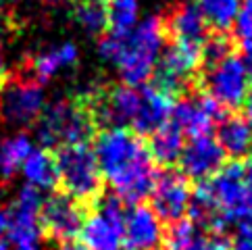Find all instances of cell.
<instances>
[{
    "label": "cell",
    "mask_w": 252,
    "mask_h": 250,
    "mask_svg": "<svg viewBox=\"0 0 252 250\" xmlns=\"http://www.w3.org/2000/svg\"><path fill=\"white\" fill-rule=\"evenodd\" d=\"M204 86L206 96H211L219 106H225V109L242 106L250 92V75L244 59L229 55L223 61L209 65Z\"/></svg>",
    "instance_id": "cell-8"
},
{
    "label": "cell",
    "mask_w": 252,
    "mask_h": 250,
    "mask_svg": "<svg viewBox=\"0 0 252 250\" xmlns=\"http://www.w3.org/2000/svg\"><path fill=\"white\" fill-rule=\"evenodd\" d=\"M236 242L244 244V246H248V248L252 250V219L242 221V223H240V231H238Z\"/></svg>",
    "instance_id": "cell-30"
},
{
    "label": "cell",
    "mask_w": 252,
    "mask_h": 250,
    "mask_svg": "<svg viewBox=\"0 0 252 250\" xmlns=\"http://www.w3.org/2000/svg\"><path fill=\"white\" fill-rule=\"evenodd\" d=\"M32 150V140L25 133H15L0 142V177L2 180L15 177Z\"/></svg>",
    "instance_id": "cell-22"
},
{
    "label": "cell",
    "mask_w": 252,
    "mask_h": 250,
    "mask_svg": "<svg viewBox=\"0 0 252 250\" xmlns=\"http://www.w3.org/2000/svg\"><path fill=\"white\" fill-rule=\"evenodd\" d=\"M221 117V106L213 100L211 96H196V98H186V100L177 102L173 106V125L182 131V136L200 138L209 136L213 129L215 121Z\"/></svg>",
    "instance_id": "cell-14"
},
{
    "label": "cell",
    "mask_w": 252,
    "mask_h": 250,
    "mask_svg": "<svg viewBox=\"0 0 252 250\" xmlns=\"http://www.w3.org/2000/svg\"><path fill=\"white\" fill-rule=\"evenodd\" d=\"M40 190L32 186H23L6 213V236L13 250H40Z\"/></svg>",
    "instance_id": "cell-7"
},
{
    "label": "cell",
    "mask_w": 252,
    "mask_h": 250,
    "mask_svg": "<svg viewBox=\"0 0 252 250\" xmlns=\"http://www.w3.org/2000/svg\"><path fill=\"white\" fill-rule=\"evenodd\" d=\"M229 42L223 38V35H217V38H213L204 44V50H202V55H204V61L209 62V65H213V62H219L223 61L225 57H229L231 52H229Z\"/></svg>",
    "instance_id": "cell-28"
},
{
    "label": "cell",
    "mask_w": 252,
    "mask_h": 250,
    "mask_svg": "<svg viewBox=\"0 0 252 250\" xmlns=\"http://www.w3.org/2000/svg\"><path fill=\"white\" fill-rule=\"evenodd\" d=\"M215 140L219 142L225 155H231L233 158L244 156L252 148V125L246 121V117L229 115L227 119L219 123V131Z\"/></svg>",
    "instance_id": "cell-19"
},
{
    "label": "cell",
    "mask_w": 252,
    "mask_h": 250,
    "mask_svg": "<svg viewBox=\"0 0 252 250\" xmlns=\"http://www.w3.org/2000/svg\"><path fill=\"white\" fill-rule=\"evenodd\" d=\"M94 155L102 180L109 182L117 198L140 202L152 194L157 167L148 146L140 136L125 127H106L98 133Z\"/></svg>",
    "instance_id": "cell-1"
},
{
    "label": "cell",
    "mask_w": 252,
    "mask_h": 250,
    "mask_svg": "<svg viewBox=\"0 0 252 250\" xmlns=\"http://www.w3.org/2000/svg\"><path fill=\"white\" fill-rule=\"evenodd\" d=\"M6 234V213L0 209V238Z\"/></svg>",
    "instance_id": "cell-35"
},
{
    "label": "cell",
    "mask_w": 252,
    "mask_h": 250,
    "mask_svg": "<svg viewBox=\"0 0 252 250\" xmlns=\"http://www.w3.org/2000/svg\"><path fill=\"white\" fill-rule=\"evenodd\" d=\"M152 211L160 221L177 223L190 211L192 192L188 180L182 173H165L157 177V184L150 194Z\"/></svg>",
    "instance_id": "cell-12"
},
{
    "label": "cell",
    "mask_w": 252,
    "mask_h": 250,
    "mask_svg": "<svg viewBox=\"0 0 252 250\" xmlns=\"http://www.w3.org/2000/svg\"><path fill=\"white\" fill-rule=\"evenodd\" d=\"M150 156L155 163L160 165H173L179 160L184 153V136L173 123L163 125L160 129H157L150 138Z\"/></svg>",
    "instance_id": "cell-21"
},
{
    "label": "cell",
    "mask_w": 252,
    "mask_h": 250,
    "mask_svg": "<svg viewBox=\"0 0 252 250\" xmlns=\"http://www.w3.org/2000/svg\"><path fill=\"white\" fill-rule=\"evenodd\" d=\"M204 44H186V42H173L171 46L160 55L157 65V88L173 94L179 90L188 79H190L200 62L204 61Z\"/></svg>",
    "instance_id": "cell-11"
},
{
    "label": "cell",
    "mask_w": 252,
    "mask_h": 250,
    "mask_svg": "<svg viewBox=\"0 0 252 250\" xmlns=\"http://www.w3.org/2000/svg\"><path fill=\"white\" fill-rule=\"evenodd\" d=\"M190 250H231V248L227 240L215 234V236H198Z\"/></svg>",
    "instance_id": "cell-29"
},
{
    "label": "cell",
    "mask_w": 252,
    "mask_h": 250,
    "mask_svg": "<svg viewBox=\"0 0 252 250\" xmlns=\"http://www.w3.org/2000/svg\"><path fill=\"white\" fill-rule=\"evenodd\" d=\"M242 0H196V8L200 11L206 23H211L215 30H227L233 25Z\"/></svg>",
    "instance_id": "cell-24"
},
{
    "label": "cell",
    "mask_w": 252,
    "mask_h": 250,
    "mask_svg": "<svg viewBox=\"0 0 252 250\" xmlns=\"http://www.w3.org/2000/svg\"><path fill=\"white\" fill-rule=\"evenodd\" d=\"M0 2H2V0H0Z\"/></svg>",
    "instance_id": "cell-39"
},
{
    "label": "cell",
    "mask_w": 252,
    "mask_h": 250,
    "mask_svg": "<svg viewBox=\"0 0 252 250\" xmlns=\"http://www.w3.org/2000/svg\"><path fill=\"white\" fill-rule=\"evenodd\" d=\"M233 35L248 52H252V0H242L238 15L233 19Z\"/></svg>",
    "instance_id": "cell-27"
},
{
    "label": "cell",
    "mask_w": 252,
    "mask_h": 250,
    "mask_svg": "<svg viewBox=\"0 0 252 250\" xmlns=\"http://www.w3.org/2000/svg\"><path fill=\"white\" fill-rule=\"evenodd\" d=\"M173 98L157 86H140V106L131 127L136 136H152L169 123L173 115Z\"/></svg>",
    "instance_id": "cell-16"
},
{
    "label": "cell",
    "mask_w": 252,
    "mask_h": 250,
    "mask_svg": "<svg viewBox=\"0 0 252 250\" xmlns=\"http://www.w3.org/2000/svg\"><path fill=\"white\" fill-rule=\"evenodd\" d=\"M55 250H86V248L79 246V244H73V242H63V244H59Z\"/></svg>",
    "instance_id": "cell-34"
},
{
    "label": "cell",
    "mask_w": 252,
    "mask_h": 250,
    "mask_svg": "<svg viewBox=\"0 0 252 250\" xmlns=\"http://www.w3.org/2000/svg\"><path fill=\"white\" fill-rule=\"evenodd\" d=\"M86 209L82 202L73 200L65 192L52 194L40 209V227L42 236L55 242H71L84 225Z\"/></svg>",
    "instance_id": "cell-10"
},
{
    "label": "cell",
    "mask_w": 252,
    "mask_h": 250,
    "mask_svg": "<svg viewBox=\"0 0 252 250\" xmlns=\"http://www.w3.org/2000/svg\"><path fill=\"white\" fill-rule=\"evenodd\" d=\"M77 57H79L77 46L75 44H71V42L46 48V50L38 52V55L32 59V62H30V77L35 79V82L42 86V84H46L50 77H55L59 71L75 65Z\"/></svg>",
    "instance_id": "cell-17"
},
{
    "label": "cell",
    "mask_w": 252,
    "mask_h": 250,
    "mask_svg": "<svg viewBox=\"0 0 252 250\" xmlns=\"http://www.w3.org/2000/svg\"><path fill=\"white\" fill-rule=\"evenodd\" d=\"M246 186H248V219H252V169H246Z\"/></svg>",
    "instance_id": "cell-32"
},
{
    "label": "cell",
    "mask_w": 252,
    "mask_h": 250,
    "mask_svg": "<svg viewBox=\"0 0 252 250\" xmlns=\"http://www.w3.org/2000/svg\"><path fill=\"white\" fill-rule=\"evenodd\" d=\"M244 62H246V69H248V75H250V79H252V52L248 55V59H244Z\"/></svg>",
    "instance_id": "cell-36"
},
{
    "label": "cell",
    "mask_w": 252,
    "mask_h": 250,
    "mask_svg": "<svg viewBox=\"0 0 252 250\" xmlns=\"http://www.w3.org/2000/svg\"><path fill=\"white\" fill-rule=\"evenodd\" d=\"M57 177L67 196L77 202L94 204L102 194V173L94 148L88 144L63 146L55 156Z\"/></svg>",
    "instance_id": "cell-5"
},
{
    "label": "cell",
    "mask_w": 252,
    "mask_h": 250,
    "mask_svg": "<svg viewBox=\"0 0 252 250\" xmlns=\"http://www.w3.org/2000/svg\"><path fill=\"white\" fill-rule=\"evenodd\" d=\"M111 33H127L138 25L140 0H104Z\"/></svg>",
    "instance_id": "cell-23"
},
{
    "label": "cell",
    "mask_w": 252,
    "mask_h": 250,
    "mask_svg": "<svg viewBox=\"0 0 252 250\" xmlns=\"http://www.w3.org/2000/svg\"><path fill=\"white\" fill-rule=\"evenodd\" d=\"M179 165H182V175L186 180L206 182L225 165V153L215 138L200 136L184 146Z\"/></svg>",
    "instance_id": "cell-13"
},
{
    "label": "cell",
    "mask_w": 252,
    "mask_h": 250,
    "mask_svg": "<svg viewBox=\"0 0 252 250\" xmlns=\"http://www.w3.org/2000/svg\"><path fill=\"white\" fill-rule=\"evenodd\" d=\"M44 111L42 86L30 75L19 79H6L0 90V119L13 127H25Z\"/></svg>",
    "instance_id": "cell-9"
},
{
    "label": "cell",
    "mask_w": 252,
    "mask_h": 250,
    "mask_svg": "<svg viewBox=\"0 0 252 250\" xmlns=\"http://www.w3.org/2000/svg\"><path fill=\"white\" fill-rule=\"evenodd\" d=\"M94 129V115L82 96L57 98L55 102L44 106L42 115L38 117V138L46 150L88 144Z\"/></svg>",
    "instance_id": "cell-4"
},
{
    "label": "cell",
    "mask_w": 252,
    "mask_h": 250,
    "mask_svg": "<svg viewBox=\"0 0 252 250\" xmlns=\"http://www.w3.org/2000/svg\"><path fill=\"white\" fill-rule=\"evenodd\" d=\"M73 17L79 28L86 30L88 33H102L109 28L104 2H77Z\"/></svg>",
    "instance_id": "cell-25"
},
{
    "label": "cell",
    "mask_w": 252,
    "mask_h": 250,
    "mask_svg": "<svg viewBox=\"0 0 252 250\" xmlns=\"http://www.w3.org/2000/svg\"><path fill=\"white\" fill-rule=\"evenodd\" d=\"M167 28L158 17H146L127 33H106L98 44L104 61L117 67L125 86L140 88L155 75L163 55Z\"/></svg>",
    "instance_id": "cell-2"
},
{
    "label": "cell",
    "mask_w": 252,
    "mask_h": 250,
    "mask_svg": "<svg viewBox=\"0 0 252 250\" xmlns=\"http://www.w3.org/2000/svg\"><path fill=\"white\" fill-rule=\"evenodd\" d=\"M21 171L28 180V186L35 188V190H50L59 184L57 177V160L55 155L46 148H35L25 158Z\"/></svg>",
    "instance_id": "cell-20"
},
{
    "label": "cell",
    "mask_w": 252,
    "mask_h": 250,
    "mask_svg": "<svg viewBox=\"0 0 252 250\" xmlns=\"http://www.w3.org/2000/svg\"><path fill=\"white\" fill-rule=\"evenodd\" d=\"M0 250H8V248H6V246H2V244H0Z\"/></svg>",
    "instance_id": "cell-38"
},
{
    "label": "cell",
    "mask_w": 252,
    "mask_h": 250,
    "mask_svg": "<svg viewBox=\"0 0 252 250\" xmlns=\"http://www.w3.org/2000/svg\"><path fill=\"white\" fill-rule=\"evenodd\" d=\"M244 109H246V121L252 125V90L248 92L246 100H244Z\"/></svg>",
    "instance_id": "cell-33"
},
{
    "label": "cell",
    "mask_w": 252,
    "mask_h": 250,
    "mask_svg": "<svg viewBox=\"0 0 252 250\" xmlns=\"http://www.w3.org/2000/svg\"><path fill=\"white\" fill-rule=\"evenodd\" d=\"M6 79H8V65H6L4 50L0 46V90H2V86L6 84Z\"/></svg>",
    "instance_id": "cell-31"
},
{
    "label": "cell",
    "mask_w": 252,
    "mask_h": 250,
    "mask_svg": "<svg viewBox=\"0 0 252 250\" xmlns=\"http://www.w3.org/2000/svg\"><path fill=\"white\" fill-rule=\"evenodd\" d=\"M125 207L117 196H100L79 229L86 250H123Z\"/></svg>",
    "instance_id": "cell-6"
},
{
    "label": "cell",
    "mask_w": 252,
    "mask_h": 250,
    "mask_svg": "<svg viewBox=\"0 0 252 250\" xmlns=\"http://www.w3.org/2000/svg\"><path fill=\"white\" fill-rule=\"evenodd\" d=\"M165 231L152 209L133 207L125 211L123 250H157L163 244Z\"/></svg>",
    "instance_id": "cell-15"
},
{
    "label": "cell",
    "mask_w": 252,
    "mask_h": 250,
    "mask_svg": "<svg viewBox=\"0 0 252 250\" xmlns=\"http://www.w3.org/2000/svg\"><path fill=\"white\" fill-rule=\"evenodd\" d=\"M79 2H102V0H79Z\"/></svg>",
    "instance_id": "cell-37"
},
{
    "label": "cell",
    "mask_w": 252,
    "mask_h": 250,
    "mask_svg": "<svg viewBox=\"0 0 252 250\" xmlns=\"http://www.w3.org/2000/svg\"><path fill=\"white\" fill-rule=\"evenodd\" d=\"M198 229L192 221H177L173 223V225L169 227L167 231V236L163 238L165 240V244L169 250H190L192 244L198 240Z\"/></svg>",
    "instance_id": "cell-26"
},
{
    "label": "cell",
    "mask_w": 252,
    "mask_h": 250,
    "mask_svg": "<svg viewBox=\"0 0 252 250\" xmlns=\"http://www.w3.org/2000/svg\"><path fill=\"white\" fill-rule=\"evenodd\" d=\"M190 213L194 221L213 231H223L231 223L248 219L246 167L240 163L223 165L211 180L200 182L192 192Z\"/></svg>",
    "instance_id": "cell-3"
},
{
    "label": "cell",
    "mask_w": 252,
    "mask_h": 250,
    "mask_svg": "<svg viewBox=\"0 0 252 250\" xmlns=\"http://www.w3.org/2000/svg\"><path fill=\"white\" fill-rule=\"evenodd\" d=\"M169 31L173 33L175 42L186 44H204L206 40V21L196 8V4L177 6L169 17Z\"/></svg>",
    "instance_id": "cell-18"
}]
</instances>
